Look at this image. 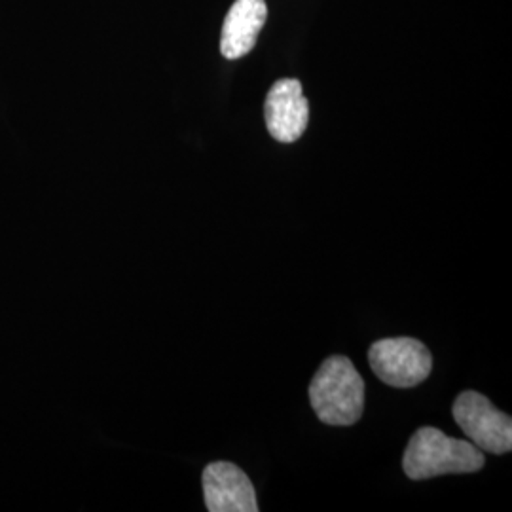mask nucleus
I'll list each match as a JSON object with an SVG mask.
<instances>
[{
  "label": "nucleus",
  "instance_id": "423d86ee",
  "mask_svg": "<svg viewBox=\"0 0 512 512\" xmlns=\"http://www.w3.org/2000/svg\"><path fill=\"white\" fill-rule=\"evenodd\" d=\"M205 507L211 512H256L258 501L253 482L238 465L215 461L203 471Z\"/></svg>",
  "mask_w": 512,
  "mask_h": 512
},
{
  "label": "nucleus",
  "instance_id": "f03ea898",
  "mask_svg": "<svg viewBox=\"0 0 512 512\" xmlns=\"http://www.w3.org/2000/svg\"><path fill=\"white\" fill-rule=\"evenodd\" d=\"M484 452L473 442L452 439L437 427H421L406 446L403 469L412 480L476 473L484 467Z\"/></svg>",
  "mask_w": 512,
  "mask_h": 512
},
{
  "label": "nucleus",
  "instance_id": "20e7f679",
  "mask_svg": "<svg viewBox=\"0 0 512 512\" xmlns=\"http://www.w3.org/2000/svg\"><path fill=\"white\" fill-rule=\"evenodd\" d=\"M454 420L478 450L497 456L511 452V416L499 412L484 395L476 391L461 393L454 403Z\"/></svg>",
  "mask_w": 512,
  "mask_h": 512
},
{
  "label": "nucleus",
  "instance_id": "0eeeda50",
  "mask_svg": "<svg viewBox=\"0 0 512 512\" xmlns=\"http://www.w3.org/2000/svg\"><path fill=\"white\" fill-rule=\"evenodd\" d=\"M268 18L266 0H236L222 25L220 54L226 59H239L255 48Z\"/></svg>",
  "mask_w": 512,
  "mask_h": 512
},
{
  "label": "nucleus",
  "instance_id": "39448f33",
  "mask_svg": "<svg viewBox=\"0 0 512 512\" xmlns=\"http://www.w3.org/2000/svg\"><path fill=\"white\" fill-rule=\"evenodd\" d=\"M264 116L275 141H298L310 122V103L304 97L302 84L294 78L277 80L266 97Z\"/></svg>",
  "mask_w": 512,
  "mask_h": 512
},
{
  "label": "nucleus",
  "instance_id": "7ed1b4c3",
  "mask_svg": "<svg viewBox=\"0 0 512 512\" xmlns=\"http://www.w3.org/2000/svg\"><path fill=\"white\" fill-rule=\"evenodd\" d=\"M374 374L391 387L408 389L423 384L431 370V351L414 338H385L368 349Z\"/></svg>",
  "mask_w": 512,
  "mask_h": 512
},
{
  "label": "nucleus",
  "instance_id": "f257e3e1",
  "mask_svg": "<svg viewBox=\"0 0 512 512\" xmlns=\"http://www.w3.org/2000/svg\"><path fill=\"white\" fill-rule=\"evenodd\" d=\"M310 403L317 418L334 427H348L365 412V382L344 355H332L310 384Z\"/></svg>",
  "mask_w": 512,
  "mask_h": 512
}]
</instances>
